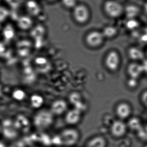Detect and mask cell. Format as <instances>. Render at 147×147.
<instances>
[{
	"label": "cell",
	"mask_w": 147,
	"mask_h": 147,
	"mask_svg": "<svg viewBox=\"0 0 147 147\" xmlns=\"http://www.w3.org/2000/svg\"><path fill=\"white\" fill-rule=\"evenodd\" d=\"M54 115L51 111L42 110L37 112L33 119V127L39 133H45L54 123Z\"/></svg>",
	"instance_id": "obj_1"
},
{
	"label": "cell",
	"mask_w": 147,
	"mask_h": 147,
	"mask_svg": "<svg viewBox=\"0 0 147 147\" xmlns=\"http://www.w3.org/2000/svg\"><path fill=\"white\" fill-rule=\"evenodd\" d=\"M57 134L60 142V147H76L81 137L80 131L75 127L65 128Z\"/></svg>",
	"instance_id": "obj_2"
},
{
	"label": "cell",
	"mask_w": 147,
	"mask_h": 147,
	"mask_svg": "<svg viewBox=\"0 0 147 147\" xmlns=\"http://www.w3.org/2000/svg\"><path fill=\"white\" fill-rule=\"evenodd\" d=\"M71 16L72 21L76 24L83 26L89 21L91 13L89 7L85 3L79 2L71 11Z\"/></svg>",
	"instance_id": "obj_3"
},
{
	"label": "cell",
	"mask_w": 147,
	"mask_h": 147,
	"mask_svg": "<svg viewBox=\"0 0 147 147\" xmlns=\"http://www.w3.org/2000/svg\"><path fill=\"white\" fill-rule=\"evenodd\" d=\"M1 127V136L9 142L19 139L20 135L16 129L14 120L10 119L3 120L0 123Z\"/></svg>",
	"instance_id": "obj_4"
},
{
	"label": "cell",
	"mask_w": 147,
	"mask_h": 147,
	"mask_svg": "<svg viewBox=\"0 0 147 147\" xmlns=\"http://www.w3.org/2000/svg\"><path fill=\"white\" fill-rule=\"evenodd\" d=\"M103 8L105 14L112 19L119 18L124 12L122 4L116 0H107L104 4Z\"/></svg>",
	"instance_id": "obj_5"
},
{
	"label": "cell",
	"mask_w": 147,
	"mask_h": 147,
	"mask_svg": "<svg viewBox=\"0 0 147 147\" xmlns=\"http://www.w3.org/2000/svg\"><path fill=\"white\" fill-rule=\"evenodd\" d=\"M14 123L20 135H27L30 134L32 128V122L26 116L19 115L14 120Z\"/></svg>",
	"instance_id": "obj_6"
},
{
	"label": "cell",
	"mask_w": 147,
	"mask_h": 147,
	"mask_svg": "<svg viewBox=\"0 0 147 147\" xmlns=\"http://www.w3.org/2000/svg\"><path fill=\"white\" fill-rule=\"evenodd\" d=\"M128 129L127 125L122 120H117L110 125V132L113 138L120 139L126 135Z\"/></svg>",
	"instance_id": "obj_7"
},
{
	"label": "cell",
	"mask_w": 147,
	"mask_h": 147,
	"mask_svg": "<svg viewBox=\"0 0 147 147\" xmlns=\"http://www.w3.org/2000/svg\"><path fill=\"white\" fill-rule=\"evenodd\" d=\"M102 32L98 31H91L86 34L85 38L86 44L91 47H98L102 45L104 41Z\"/></svg>",
	"instance_id": "obj_8"
},
{
	"label": "cell",
	"mask_w": 147,
	"mask_h": 147,
	"mask_svg": "<svg viewBox=\"0 0 147 147\" xmlns=\"http://www.w3.org/2000/svg\"><path fill=\"white\" fill-rule=\"evenodd\" d=\"M26 14L33 18L39 16L43 11L42 6L37 0H27L24 3Z\"/></svg>",
	"instance_id": "obj_9"
},
{
	"label": "cell",
	"mask_w": 147,
	"mask_h": 147,
	"mask_svg": "<svg viewBox=\"0 0 147 147\" xmlns=\"http://www.w3.org/2000/svg\"><path fill=\"white\" fill-rule=\"evenodd\" d=\"M81 120V111L76 109L68 111L65 117V121L68 127H75Z\"/></svg>",
	"instance_id": "obj_10"
},
{
	"label": "cell",
	"mask_w": 147,
	"mask_h": 147,
	"mask_svg": "<svg viewBox=\"0 0 147 147\" xmlns=\"http://www.w3.org/2000/svg\"><path fill=\"white\" fill-rule=\"evenodd\" d=\"M120 61L121 59L119 54L114 51H112L107 55L105 63L110 70L115 71L119 68Z\"/></svg>",
	"instance_id": "obj_11"
},
{
	"label": "cell",
	"mask_w": 147,
	"mask_h": 147,
	"mask_svg": "<svg viewBox=\"0 0 147 147\" xmlns=\"http://www.w3.org/2000/svg\"><path fill=\"white\" fill-rule=\"evenodd\" d=\"M33 19L27 14L21 16L17 19L16 22L17 27L22 30L31 29L34 26Z\"/></svg>",
	"instance_id": "obj_12"
},
{
	"label": "cell",
	"mask_w": 147,
	"mask_h": 147,
	"mask_svg": "<svg viewBox=\"0 0 147 147\" xmlns=\"http://www.w3.org/2000/svg\"><path fill=\"white\" fill-rule=\"evenodd\" d=\"M108 141L104 136L96 135L90 138L85 144V147H107Z\"/></svg>",
	"instance_id": "obj_13"
},
{
	"label": "cell",
	"mask_w": 147,
	"mask_h": 147,
	"mask_svg": "<svg viewBox=\"0 0 147 147\" xmlns=\"http://www.w3.org/2000/svg\"><path fill=\"white\" fill-rule=\"evenodd\" d=\"M67 107L65 101L62 99L56 100L52 104L51 111L54 115H60L66 111Z\"/></svg>",
	"instance_id": "obj_14"
},
{
	"label": "cell",
	"mask_w": 147,
	"mask_h": 147,
	"mask_svg": "<svg viewBox=\"0 0 147 147\" xmlns=\"http://www.w3.org/2000/svg\"><path fill=\"white\" fill-rule=\"evenodd\" d=\"M116 111L117 116L120 120H123L129 117L132 110L129 105L126 103H122L117 106Z\"/></svg>",
	"instance_id": "obj_15"
},
{
	"label": "cell",
	"mask_w": 147,
	"mask_h": 147,
	"mask_svg": "<svg viewBox=\"0 0 147 147\" xmlns=\"http://www.w3.org/2000/svg\"><path fill=\"white\" fill-rule=\"evenodd\" d=\"M30 103L32 107L39 109L44 104V98L39 94H33L30 97Z\"/></svg>",
	"instance_id": "obj_16"
},
{
	"label": "cell",
	"mask_w": 147,
	"mask_h": 147,
	"mask_svg": "<svg viewBox=\"0 0 147 147\" xmlns=\"http://www.w3.org/2000/svg\"><path fill=\"white\" fill-rule=\"evenodd\" d=\"M70 102L75 106V109L81 111L82 104L80 101V95L78 93L74 92L70 95Z\"/></svg>",
	"instance_id": "obj_17"
},
{
	"label": "cell",
	"mask_w": 147,
	"mask_h": 147,
	"mask_svg": "<svg viewBox=\"0 0 147 147\" xmlns=\"http://www.w3.org/2000/svg\"><path fill=\"white\" fill-rule=\"evenodd\" d=\"M61 6L66 10L71 11L78 3V0H60Z\"/></svg>",
	"instance_id": "obj_18"
},
{
	"label": "cell",
	"mask_w": 147,
	"mask_h": 147,
	"mask_svg": "<svg viewBox=\"0 0 147 147\" xmlns=\"http://www.w3.org/2000/svg\"><path fill=\"white\" fill-rule=\"evenodd\" d=\"M117 30L113 26H108L105 28L102 33L104 38H111L116 35Z\"/></svg>",
	"instance_id": "obj_19"
},
{
	"label": "cell",
	"mask_w": 147,
	"mask_h": 147,
	"mask_svg": "<svg viewBox=\"0 0 147 147\" xmlns=\"http://www.w3.org/2000/svg\"><path fill=\"white\" fill-rule=\"evenodd\" d=\"M26 96V92L21 89H16L12 93V97L15 100L21 101L25 99Z\"/></svg>",
	"instance_id": "obj_20"
},
{
	"label": "cell",
	"mask_w": 147,
	"mask_h": 147,
	"mask_svg": "<svg viewBox=\"0 0 147 147\" xmlns=\"http://www.w3.org/2000/svg\"><path fill=\"white\" fill-rule=\"evenodd\" d=\"M7 147H29L23 140L18 139L9 142Z\"/></svg>",
	"instance_id": "obj_21"
},
{
	"label": "cell",
	"mask_w": 147,
	"mask_h": 147,
	"mask_svg": "<svg viewBox=\"0 0 147 147\" xmlns=\"http://www.w3.org/2000/svg\"><path fill=\"white\" fill-rule=\"evenodd\" d=\"M15 35L14 29L13 27L9 28L6 29L4 33V37L7 40H10L12 39Z\"/></svg>",
	"instance_id": "obj_22"
},
{
	"label": "cell",
	"mask_w": 147,
	"mask_h": 147,
	"mask_svg": "<svg viewBox=\"0 0 147 147\" xmlns=\"http://www.w3.org/2000/svg\"><path fill=\"white\" fill-rule=\"evenodd\" d=\"M35 63L36 65L40 66V65H47L48 62H47V60L45 58L40 57L37 58L35 59Z\"/></svg>",
	"instance_id": "obj_23"
},
{
	"label": "cell",
	"mask_w": 147,
	"mask_h": 147,
	"mask_svg": "<svg viewBox=\"0 0 147 147\" xmlns=\"http://www.w3.org/2000/svg\"><path fill=\"white\" fill-rule=\"evenodd\" d=\"M46 3H49V4H54L58 2H60V0H45Z\"/></svg>",
	"instance_id": "obj_24"
},
{
	"label": "cell",
	"mask_w": 147,
	"mask_h": 147,
	"mask_svg": "<svg viewBox=\"0 0 147 147\" xmlns=\"http://www.w3.org/2000/svg\"><path fill=\"white\" fill-rule=\"evenodd\" d=\"M7 145H5L3 142H0V147H7Z\"/></svg>",
	"instance_id": "obj_25"
},
{
	"label": "cell",
	"mask_w": 147,
	"mask_h": 147,
	"mask_svg": "<svg viewBox=\"0 0 147 147\" xmlns=\"http://www.w3.org/2000/svg\"><path fill=\"white\" fill-rule=\"evenodd\" d=\"M0 136H1V125H0Z\"/></svg>",
	"instance_id": "obj_26"
},
{
	"label": "cell",
	"mask_w": 147,
	"mask_h": 147,
	"mask_svg": "<svg viewBox=\"0 0 147 147\" xmlns=\"http://www.w3.org/2000/svg\"><path fill=\"white\" fill-rule=\"evenodd\" d=\"M143 147H147V144H146V145Z\"/></svg>",
	"instance_id": "obj_27"
}]
</instances>
